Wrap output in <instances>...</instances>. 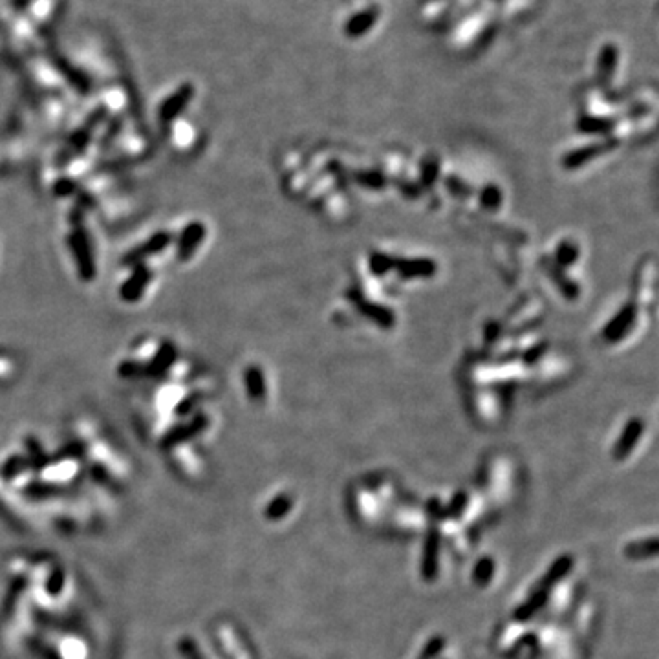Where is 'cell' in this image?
I'll use <instances>...</instances> for the list:
<instances>
[{
  "label": "cell",
  "instance_id": "obj_1",
  "mask_svg": "<svg viewBox=\"0 0 659 659\" xmlns=\"http://www.w3.org/2000/svg\"><path fill=\"white\" fill-rule=\"evenodd\" d=\"M70 247L74 257L77 262V272H79L81 278L85 282H92L96 278V260H94V253H92L90 238L86 235L85 229L76 227L70 233Z\"/></svg>",
  "mask_w": 659,
  "mask_h": 659
},
{
  "label": "cell",
  "instance_id": "obj_2",
  "mask_svg": "<svg viewBox=\"0 0 659 659\" xmlns=\"http://www.w3.org/2000/svg\"><path fill=\"white\" fill-rule=\"evenodd\" d=\"M105 114H106L105 110H97L96 114L90 117V123H86L83 128H79V131H77L76 134L68 140L65 151L60 152L59 156H57V165H68L74 158H77L81 152L85 151L86 145H88V141H90V137H92L94 126L99 123L101 117L105 116Z\"/></svg>",
  "mask_w": 659,
  "mask_h": 659
},
{
  "label": "cell",
  "instance_id": "obj_3",
  "mask_svg": "<svg viewBox=\"0 0 659 659\" xmlns=\"http://www.w3.org/2000/svg\"><path fill=\"white\" fill-rule=\"evenodd\" d=\"M171 240H172V237L169 231L154 233V235H152V237L147 242H143L141 246L134 247V249H131V251L126 253L121 262H123V266H128V267L140 266V264H143V260H147L149 257L163 251V249L171 244Z\"/></svg>",
  "mask_w": 659,
  "mask_h": 659
},
{
  "label": "cell",
  "instance_id": "obj_4",
  "mask_svg": "<svg viewBox=\"0 0 659 659\" xmlns=\"http://www.w3.org/2000/svg\"><path fill=\"white\" fill-rule=\"evenodd\" d=\"M207 423H209V418H207L206 414H198V416H194L189 423L178 425V427H174L172 431H169L165 438H163V442H161V447L171 449L174 447V445L189 442V440H192L194 436H198V434L206 431Z\"/></svg>",
  "mask_w": 659,
  "mask_h": 659
},
{
  "label": "cell",
  "instance_id": "obj_5",
  "mask_svg": "<svg viewBox=\"0 0 659 659\" xmlns=\"http://www.w3.org/2000/svg\"><path fill=\"white\" fill-rule=\"evenodd\" d=\"M203 237H206V226H203L201 222H191L189 226H185V229L181 231L180 238H178V260H191V258L194 257V253H197L198 246H200L201 240H203Z\"/></svg>",
  "mask_w": 659,
  "mask_h": 659
},
{
  "label": "cell",
  "instance_id": "obj_6",
  "mask_svg": "<svg viewBox=\"0 0 659 659\" xmlns=\"http://www.w3.org/2000/svg\"><path fill=\"white\" fill-rule=\"evenodd\" d=\"M151 278H152L151 267H147L145 264H140V266L134 267V272H132L131 277L123 282V286H121V290H119V297L125 302L140 301L143 292H145V287L149 286Z\"/></svg>",
  "mask_w": 659,
  "mask_h": 659
},
{
  "label": "cell",
  "instance_id": "obj_7",
  "mask_svg": "<svg viewBox=\"0 0 659 659\" xmlns=\"http://www.w3.org/2000/svg\"><path fill=\"white\" fill-rule=\"evenodd\" d=\"M194 96V86L192 85H183L180 86L171 97H167L165 103L161 105L160 108V119L161 121H172L174 117H178L181 112L185 110V106L189 105V101L192 99Z\"/></svg>",
  "mask_w": 659,
  "mask_h": 659
},
{
  "label": "cell",
  "instance_id": "obj_8",
  "mask_svg": "<svg viewBox=\"0 0 659 659\" xmlns=\"http://www.w3.org/2000/svg\"><path fill=\"white\" fill-rule=\"evenodd\" d=\"M176 347L169 341L163 342V344L158 348L156 356L152 358V361L149 362V365H145V378H163V376L169 372V368L172 367V362L176 361Z\"/></svg>",
  "mask_w": 659,
  "mask_h": 659
},
{
  "label": "cell",
  "instance_id": "obj_9",
  "mask_svg": "<svg viewBox=\"0 0 659 659\" xmlns=\"http://www.w3.org/2000/svg\"><path fill=\"white\" fill-rule=\"evenodd\" d=\"M246 387L253 399H260L264 396V381L257 368H249L246 372Z\"/></svg>",
  "mask_w": 659,
  "mask_h": 659
},
{
  "label": "cell",
  "instance_id": "obj_10",
  "mask_svg": "<svg viewBox=\"0 0 659 659\" xmlns=\"http://www.w3.org/2000/svg\"><path fill=\"white\" fill-rule=\"evenodd\" d=\"M26 447L30 451V458H28V463L33 465L35 469H42L48 463V458L44 456V451L40 449L39 442L35 438H28L26 440Z\"/></svg>",
  "mask_w": 659,
  "mask_h": 659
},
{
  "label": "cell",
  "instance_id": "obj_11",
  "mask_svg": "<svg viewBox=\"0 0 659 659\" xmlns=\"http://www.w3.org/2000/svg\"><path fill=\"white\" fill-rule=\"evenodd\" d=\"M117 374L125 379L145 378V365L137 361H123L117 367Z\"/></svg>",
  "mask_w": 659,
  "mask_h": 659
},
{
  "label": "cell",
  "instance_id": "obj_12",
  "mask_svg": "<svg viewBox=\"0 0 659 659\" xmlns=\"http://www.w3.org/2000/svg\"><path fill=\"white\" fill-rule=\"evenodd\" d=\"M201 399H203V396H201L200 392L189 394L185 399H181L180 401V405H178V408H176V414L178 416H187V414H191L192 410L200 405Z\"/></svg>",
  "mask_w": 659,
  "mask_h": 659
},
{
  "label": "cell",
  "instance_id": "obj_13",
  "mask_svg": "<svg viewBox=\"0 0 659 659\" xmlns=\"http://www.w3.org/2000/svg\"><path fill=\"white\" fill-rule=\"evenodd\" d=\"M290 508H292V500L286 499V497H281V499L273 500L272 506L267 508V517L269 519H281V517L287 513Z\"/></svg>",
  "mask_w": 659,
  "mask_h": 659
},
{
  "label": "cell",
  "instance_id": "obj_14",
  "mask_svg": "<svg viewBox=\"0 0 659 659\" xmlns=\"http://www.w3.org/2000/svg\"><path fill=\"white\" fill-rule=\"evenodd\" d=\"M28 462L24 458H20V456H13L11 460H8V463L2 469V474H4L6 478H13L17 474H20L26 469Z\"/></svg>",
  "mask_w": 659,
  "mask_h": 659
},
{
  "label": "cell",
  "instance_id": "obj_15",
  "mask_svg": "<svg viewBox=\"0 0 659 659\" xmlns=\"http://www.w3.org/2000/svg\"><path fill=\"white\" fill-rule=\"evenodd\" d=\"M85 453V447H83V443H68L60 453L56 454V460H66V458H79L81 454Z\"/></svg>",
  "mask_w": 659,
  "mask_h": 659
},
{
  "label": "cell",
  "instance_id": "obj_16",
  "mask_svg": "<svg viewBox=\"0 0 659 659\" xmlns=\"http://www.w3.org/2000/svg\"><path fill=\"white\" fill-rule=\"evenodd\" d=\"M77 183L74 180H59L56 183V194L57 197H66V194H72V192H76Z\"/></svg>",
  "mask_w": 659,
  "mask_h": 659
},
{
  "label": "cell",
  "instance_id": "obj_17",
  "mask_svg": "<svg viewBox=\"0 0 659 659\" xmlns=\"http://www.w3.org/2000/svg\"><path fill=\"white\" fill-rule=\"evenodd\" d=\"M181 654L185 656V659H203L201 654L198 652V647L192 641H181Z\"/></svg>",
  "mask_w": 659,
  "mask_h": 659
}]
</instances>
